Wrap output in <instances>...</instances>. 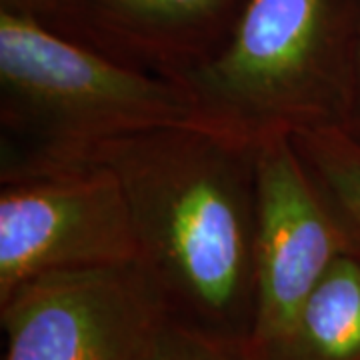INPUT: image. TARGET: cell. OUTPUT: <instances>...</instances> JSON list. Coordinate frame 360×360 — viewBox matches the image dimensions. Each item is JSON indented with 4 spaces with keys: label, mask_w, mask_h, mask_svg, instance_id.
Listing matches in <instances>:
<instances>
[{
    "label": "cell",
    "mask_w": 360,
    "mask_h": 360,
    "mask_svg": "<svg viewBox=\"0 0 360 360\" xmlns=\"http://www.w3.org/2000/svg\"><path fill=\"white\" fill-rule=\"evenodd\" d=\"M68 162L101 165L120 182L141 262L172 321L248 347L257 302V142L214 127H168L98 142Z\"/></svg>",
    "instance_id": "cell-1"
},
{
    "label": "cell",
    "mask_w": 360,
    "mask_h": 360,
    "mask_svg": "<svg viewBox=\"0 0 360 360\" xmlns=\"http://www.w3.org/2000/svg\"><path fill=\"white\" fill-rule=\"evenodd\" d=\"M356 0H243L226 39L176 72L217 129L258 142L350 129Z\"/></svg>",
    "instance_id": "cell-2"
},
{
    "label": "cell",
    "mask_w": 360,
    "mask_h": 360,
    "mask_svg": "<svg viewBox=\"0 0 360 360\" xmlns=\"http://www.w3.org/2000/svg\"><path fill=\"white\" fill-rule=\"evenodd\" d=\"M0 124L2 168L68 162L141 130L214 127L176 78L8 8L0 11Z\"/></svg>",
    "instance_id": "cell-3"
},
{
    "label": "cell",
    "mask_w": 360,
    "mask_h": 360,
    "mask_svg": "<svg viewBox=\"0 0 360 360\" xmlns=\"http://www.w3.org/2000/svg\"><path fill=\"white\" fill-rule=\"evenodd\" d=\"M141 260L120 182L94 162L6 167L0 174V302L58 270Z\"/></svg>",
    "instance_id": "cell-4"
},
{
    "label": "cell",
    "mask_w": 360,
    "mask_h": 360,
    "mask_svg": "<svg viewBox=\"0 0 360 360\" xmlns=\"http://www.w3.org/2000/svg\"><path fill=\"white\" fill-rule=\"evenodd\" d=\"M2 360H146L172 321L141 260L58 270L0 302Z\"/></svg>",
    "instance_id": "cell-5"
},
{
    "label": "cell",
    "mask_w": 360,
    "mask_h": 360,
    "mask_svg": "<svg viewBox=\"0 0 360 360\" xmlns=\"http://www.w3.org/2000/svg\"><path fill=\"white\" fill-rule=\"evenodd\" d=\"M257 302L246 350L270 360L314 286L356 248L288 134L257 142Z\"/></svg>",
    "instance_id": "cell-6"
},
{
    "label": "cell",
    "mask_w": 360,
    "mask_h": 360,
    "mask_svg": "<svg viewBox=\"0 0 360 360\" xmlns=\"http://www.w3.org/2000/svg\"><path fill=\"white\" fill-rule=\"evenodd\" d=\"M243 0H54L90 46L127 65L174 77L222 44Z\"/></svg>",
    "instance_id": "cell-7"
},
{
    "label": "cell",
    "mask_w": 360,
    "mask_h": 360,
    "mask_svg": "<svg viewBox=\"0 0 360 360\" xmlns=\"http://www.w3.org/2000/svg\"><path fill=\"white\" fill-rule=\"evenodd\" d=\"M270 360H360V255L347 252L314 286Z\"/></svg>",
    "instance_id": "cell-8"
},
{
    "label": "cell",
    "mask_w": 360,
    "mask_h": 360,
    "mask_svg": "<svg viewBox=\"0 0 360 360\" xmlns=\"http://www.w3.org/2000/svg\"><path fill=\"white\" fill-rule=\"evenodd\" d=\"M292 142L360 255V139L328 129L292 134Z\"/></svg>",
    "instance_id": "cell-9"
},
{
    "label": "cell",
    "mask_w": 360,
    "mask_h": 360,
    "mask_svg": "<svg viewBox=\"0 0 360 360\" xmlns=\"http://www.w3.org/2000/svg\"><path fill=\"white\" fill-rule=\"evenodd\" d=\"M146 360H257L246 348L234 347L200 330L170 321Z\"/></svg>",
    "instance_id": "cell-10"
},
{
    "label": "cell",
    "mask_w": 360,
    "mask_h": 360,
    "mask_svg": "<svg viewBox=\"0 0 360 360\" xmlns=\"http://www.w3.org/2000/svg\"><path fill=\"white\" fill-rule=\"evenodd\" d=\"M348 132L360 139V0H356V40H354V112Z\"/></svg>",
    "instance_id": "cell-11"
},
{
    "label": "cell",
    "mask_w": 360,
    "mask_h": 360,
    "mask_svg": "<svg viewBox=\"0 0 360 360\" xmlns=\"http://www.w3.org/2000/svg\"><path fill=\"white\" fill-rule=\"evenodd\" d=\"M52 4H54V0H2V8L34 14L42 20L46 14H51Z\"/></svg>",
    "instance_id": "cell-12"
}]
</instances>
